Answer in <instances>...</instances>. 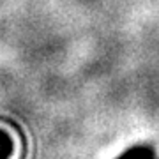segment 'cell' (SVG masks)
Returning a JSON list of instances; mask_svg holds the SVG:
<instances>
[{"label": "cell", "mask_w": 159, "mask_h": 159, "mask_svg": "<svg viewBox=\"0 0 159 159\" xmlns=\"http://www.w3.org/2000/svg\"><path fill=\"white\" fill-rule=\"evenodd\" d=\"M117 159H156V152L148 145H134L122 152Z\"/></svg>", "instance_id": "1"}]
</instances>
